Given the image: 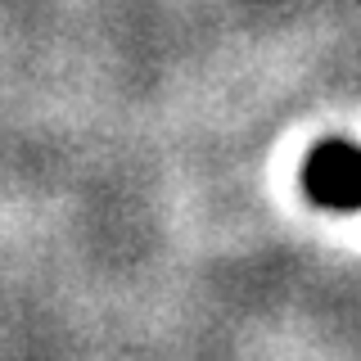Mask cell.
I'll return each mask as SVG.
<instances>
[{
  "label": "cell",
  "instance_id": "6da1fadb",
  "mask_svg": "<svg viewBox=\"0 0 361 361\" xmlns=\"http://www.w3.org/2000/svg\"><path fill=\"white\" fill-rule=\"evenodd\" d=\"M302 195L316 208L330 212H357L361 208V145L330 135L316 140L302 163Z\"/></svg>",
  "mask_w": 361,
  "mask_h": 361
}]
</instances>
